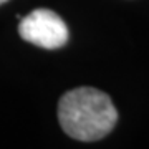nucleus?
Returning <instances> with one entry per match:
<instances>
[{
	"label": "nucleus",
	"instance_id": "f257e3e1",
	"mask_svg": "<svg viewBox=\"0 0 149 149\" xmlns=\"http://www.w3.org/2000/svg\"><path fill=\"white\" fill-rule=\"evenodd\" d=\"M58 119L70 138L96 141L111 133L118 121V111L106 93L81 86L61 96Z\"/></svg>",
	"mask_w": 149,
	"mask_h": 149
},
{
	"label": "nucleus",
	"instance_id": "7ed1b4c3",
	"mask_svg": "<svg viewBox=\"0 0 149 149\" xmlns=\"http://www.w3.org/2000/svg\"><path fill=\"white\" fill-rule=\"evenodd\" d=\"M5 2H8V0H0V5H2V3H5Z\"/></svg>",
	"mask_w": 149,
	"mask_h": 149
},
{
	"label": "nucleus",
	"instance_id": "f03ea898",
	"mask_svg": "<svg viewBox=\"0 0 149 149\" xmlns=\"http://www.w3.org/2000/svg\"><path fill=\"white\" fill-rule=\"evenodd\" d=\"M18 33L25 42L45 50H56L68 42V27L53 10L37 8L22 18Z\"/></svg>",
	"mask_w": 149,
	"mask_h": 149
}]
</instances>
